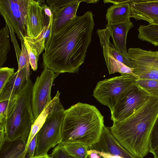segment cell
<instances>
[{
    "label": "cell",
    "mask_w": 158,
    "mask_h": 158,
    "mask_svg": "<svg viewBox=\"0 0 158 158\" xmlns=\"http://www.w3.org/2000/svg\"><path fill=\"white\" fill-rule=\"evenodd\" d=\"M95 25L87 11L77 16L46 39L43 64L56 73H77L84 63Z\"/></svg>",
    "instance_id": "obj_1"
},
{
    "label": "cell",
    "mask_w": 158,
    "mask_h": 158,
    "mask_svg": "<svg viewBox=\"0 0 158 158\" xmlns=\"http://www.w3.org/2000/svg\"><path fill=\"white\" fill-rule=\"evenodd\" d=\"M158 117V96H150L130 116L113 122L110 128L118 142L136 158H143L150 152L152 131Z\"/></svg>",
    "instance_id": "obj_2"
},
{
    "label": "cell",
    "mask_w": 158,
    "mask_h": 158,
    "mask_svg": "<svg viewBox=\"0 0 158 158\" xmlns=\"http://www.w3.org/2000/svg\"><path fill=\"white\" fill-rule=\"evenodd\" d=\"M104 126L103 116L96 107L78 102L64 111L61 143L89 147L98 141Z\"/></svg>",
    "instance_id": "obj_3"
},
{
    "label": "cell",
    "mask_w": 158,
    "mask_h": 158,
    "mask_svg": "<svg viewBox=\"0 0 158 158\" xmlns=\"http://www.w3.org/2000/svg\"><path fill=\"white\" fill-rule=\"evenodd\" d=\"M33 84L30 79L18 95L15 106L5 123L6 139H21L27 142L31 127L35 121L32 109L31 96Z\"/></svg>",
    "instance_id": "obj_4"
},
{
    "label": "cell",
    "mask_w": 158,
    "mask_h": 158,
    "mask_svg": "<svg viewBox=\"0 0 158 158\" xmlns=\"http://www.w3.org/2000/svg\"><path fill=\"white\" fill-rule=\"evenodd\" d=\"M64 110L59 97L37 134L35 156L48 154L50 149L61 143Z\"/></svg>",
    "instance_id": "obj_5"
},
{
    "label": "cell",
    "mask_w": 158,
    "mask_h": 158,
    "mask_svg": "<svg viewBox=\"0 0 158 158\" xmlns=\"http://www.w3.org/2000/svg\"><path fill=\"white\" fill-rule=\"evenodd\" d=\"M136 78L131 75L124 74L101 81L94 89L93 96L111 110L122 94L135 84Z\"/></svg>",
    "instance_id": "obj_6"
},
{
    "label": "cell",
    "mask_w": 158,
    "mask_h": 158,
    "mask_svg": "<svg viewBox=\"0 0 158 158\" xmlns=\"http://www.w3.org/2000/svg\"><path fill=\"white\" fill-rule=\"evenodd\" d=\"M135 84L121 95L110 110L111 119L119 122L127 118L140 108L150 97Z\"/></svg>",
    "instance_id": "obj_7"
},
{
    "label": "cell",
    "mask_w": 158,
    "mask_h": 158,
    "mask_svg": "<svg viewBox=\"0 0 158 158\" xmlns=\"http://www.w3.org/2000/svg\"><path fill=\"white\" fill-rule=\"evenodd\" d=\"M127 54L136 78L158 80V51L130 48Z\"/></svg>",
    "instance_id": "obj_8"
},
{
    "label": "cell",
    "mask_w": 158,
    "mask_h": 158,
    "mask_svg": "<svg viewBox=\"0 0 158 158\" xmlns=\"http://www.w3.org/2000/svg\"><path fill=\"white\" fill-rule=\"evenodd\" d=\"M59 74L44 67L40 75L37 77L33 87L31 100L35 120L52 101V87Z\"/></svg>",
    "instance_id": "obj_9"
},
{
    "label": "cell",
    "mask_w": 158,
    "mask_h": 158,
    "mask_svg": "<svg viewBox=\"0 0 158 158\" xmlns=\"http://www.w3.org/2000/svg\"><path fill=\"white\" fill-rule=\"evenodd\" d=\"M87 158H136L118 142L104 126L98 141L88 147Z\"/></svg>",
    "instance_id": "obj_10"
},
{
    "label": "cell",
    "mask_w": 158,
    "mask_h": 158,
    "mask_svg": "<svg viewBox=\"0 0 158 158\" xmlns=\"http://www.w3.org/2000/svg\"><path fill=\"white\" fill-rule=\"evenodd\" d=\"M28 0H0V13L11 26L18 38L27 36L26 17Z\"/></svg>",
    "instance_id": "obj_11"
},
{
    "label": "cell",
    "mask_w": 158,
    "mask_h": 158,
    "mask_svg": "<svg viewBox=\"0 0 158 158\" xmlns=\"http://www.w3.org/2000/svg\"><path fill=\"white\" fill-rule=\"evenodd\" d=\"M97 33L103 49L104 58L110 74L122 73L125 65L133 68V64L129 59L119 52L110 42V34L107 28L98 29Z\"/></svg>",
    "instance_id": "obj_12"
},
{
    "label": "cell",
    "mask_w": 158,
    "mask_h": 158,
    "mask_svg": "<svg viewBox=\"0 0 158 158\" xmlns=\"http://www.w3.org/2000/svg\"><path fill=\"white\" fill-rule=\"evenodd\" d=\"M81 0H47L52 17L50 34H53L77 16Z\"/></svg>",
    "instance_id": "obj_13"
},
{
    "label": "cell",
    "mask_w": 158,
    "mask_h": 158,
    "mask_svg": "<svg viewBox=\"0 0 158 158\" xmlns=\"http://www.w3.org/2000/svg\"><path fill=\"white\" fill-rule=\"evenodd\" d=\"M44 0H28L26 17L27 36L35 38L38 36L47 26L43 4Z\"/></svg>",
    "instance_id": "obj_14"
},
{
    "label": "cell",
    "mask_w": 158,
    "mask_h": 158,
    "mask_svg": "<svg viewBox=\"0 0 158 158\" xmlns=\"http://www.w3.org/2000/svg\"><path fill=\"white\" fill-rule=\"evenodd\" d=\"M131 18L158 25V0H129Z\"/></svg>",
    "instance_id": "obj_15"
},
{
    "label": "cell",
    "mask_w": 158,
    "mask_h": 158,
    "mask_svg": "<svg viewBox=\"0 0 158 158\" xmlns=\"http://www.w3.org/2000/svg\"><path fill=\"white\" fill-rule=\"evenodd\" d=\"M133 26L130 19L121 23H107L105 26L110 31L115 48L126 57L128 58L126 48L127 34Z\"/></svg>",
    "instance_id": "obj_16"
},
{
    "label": "cell",
    "mask_w": 158,
    "mask_h": 158,
    "mask_svg": "<svg viewBox=\"0 0 158 158\" xmlns=\"http://www.w3.org/2000/svg\"><path fill=\"white\" fill-rule=\"evenodd\" d=\"M26 71L25 67L15 73L0 92V102L9 100L17 97L22 90L27 81Z\"/></svg>",
    "instance_id": "obj_17"
},
{
    "label": "cell",
    "mask_w": 158,
    "mask_h": 158,
    "mask_svg": "<svg viewBox=\"0 0 158 158\" xmlns=\"http://www.w3.org/2000/svg\"><path fill=\"white\" fill-rule=\"evenodd\" d=\"M26 143L21 139H6L0 146V158H25Z\"/></svg>",
    "instance_id": "obj_18"
},
{
    "label": "cell",
    "mask_w": 158,
    "mask_h": 158,
    "mask_svg": "<svg viewBox=\"0 0 158 158\" xmlns=\"http://www.w3.org/2000/svg\"><path fill=\"white\" fill-rule=\"evenodd\" d=\"M127 2L118 4H113L106 11V18L107 23H117L125 22L131 18V10Z\"/></svg>",
    "instance_id": "obj_19"
},
{
    "label": "cell",
    "mask_w": 158,
    "mask_h": 158,
    "mask_svg": "<svg viewBox=\"0 0 158 158\" xmlns=\"http://www.w3.org/2000/svg\"><path fill=\"white\" fill-rule=\"evenodd\" d=\"M60 93L59 91H57L56 95L52 99L51 102L35 120L32 125L28 138L27 142L25 151L26 154V149L30 142L37 134L43 125L50 110L55 104L58 98L60 97Z\"/></svg>",
    "instance_id": "obj_20"
},
{
    "label": "cell",
    "mask_w": 158,
    "mask_h": 158,
    "mask_svg": "<svg viewBox=\"0 0 158 158\" xmlns=\"http://www.w3.org/2000/svg\"><path fill=\"white\" fill-rule=\"evenodd\" d=\"M52 19V18L49 19L48 25L44 28L38 36L35 38H32L26 36L24 38L32 48L36 50L39 56L44 49L46 39L50 33Z\"/></svg>",
    "instance_id": "obj_21"
},
{
    "label": "cell",
    "mask_w": 158,
    "mask_h": 158,
    "mask_svg": "<svg viewBox=\"0 0 158 158\" xmlns=\"http://www.w3.org/2000/svg\"><path fill=\"white\" fill-rule=\"evenodd\" d=\"M138 30L139 39L158 46V25H140Z\"/></svg>",
    "instance_id": "obj_22"
},
{
    "label": "cell",
    "mask_w": 158,
    "mask_h": 158,
    "mask_svg": "<svg viewBox=\"0 0 158 158\" xmlns=\"http://www.w3.org/2000/svg\"><path fill=\"white\" fill-rule=\"evenodd\" d=\"M59 145L73 158H87L89 147L81 143H60Z\"/></svg>",
    "instance_id": "obj_23"
},
{
    "label": "cell",
    "mask_w": 158,
    "mask_h": 158,
    "mask_svg": "<svg viewBox=\"0 0 158 158\" xmlns=\"http://www.w3.org/2000/svg\"><path fill=\"white\" fill-rule=\"evenodd\" d=\"M10 30L6 24L0 30V68L2 67L6 62L7 54L10 49Z\"/></svg>",
    "instance_id": "obj_24"
},
{
    "label": "cell",
    "mask_w": 158,
    "mask_h": 158,
    "mask_svg": "<svg viewBox=\"0 0 158 158\" xmlns=\"http://www.w3.org/2000/svg\"><path fill=\"white\" fill-rule=\"evenodd\" d=\"M135 84L149 96H158V80L136 78Z\"/></svg>",
    "instance_id": "obj_25"
},
{
    "label": "cell",
    "mask_w": 158,
    "mask_h": 158,
    "mask_svg": "<svg viewBox=\"0 0 158 158\" xmlns=\"http://www.w3.org/2000/svg\"><path fill=\"white\" fill-rule=\"evenodd\" d=\"M17 97L9 100L0 102V121L6 120L15 106Z\"/></svg>",
    "instance_id": "obj_26"
},
{
    "label": "cell",
    "mask_w": 158,
    "mask_h": 158,
    "mask_svg": "<svg viewBox=\"0 0 158 158\" xmlns=\"http://www.w3.org/2000/svg\"><path fill=\"white\" fill-rule=\"evenodd\" d=\"M23 40L24 44L27 51L31 69L33 71H35L38 68V62L39 56L36 50L30 45L27 41L25 39Z\"/></svg>",
    "instance_id": "obj_27"
},
{
    "label": "cell",
    "mask_w": 158,
    "mask_h": 158,
    "mask_svg": "<svg viewBox=\"0 0 158 158\" xmlns=\"http://www.w3.org/2000/svg\"><path fill=\"white\" fill-rule=\"evenodd\" d=\"M15 69L8 67L0 68V92L15 73Z\"/></svg>",
    "instance_id": "obj_28"
},
{
    "label": "cell",
    "mask_w": 158,
    "mask_h": 158,
    "mask_svg": "<svg viewBox=\"0 0 158 158\" xmlns=\"http://www.w3.org/2000/svg\"><path fill=\"white\" fill-rule=\"evenodd\" d=\"M21 52L18 62V68L17 71L19 72L22 69L26 67L27 63L29 62L28 53L27 49L24 44V40L20 39Z\"/></svg>",
    "instance_id": "obj_29"
},
{
    "label": "cell",
    "mask_w": 158,
    "mask_h": 158,
    "mask_svg": "<svg viewBox=\"0 0 158 158\" xmlns=\"http://www.w3.org/2000/svg\"><path fill=\"white\" fill-rule=\"evenodd\" d=\"M158 146V117L154 125L151 136L150 152L151 153Z\"/></svg>",
    "instance_id": "obj_30"
},
{
    "label": "cell",
    "mask_w": 158,
    "mask_h": 158,
    "mask_svg": "<svg viewBox=\"0 0 158 158\" xmlns=\"http://www.w3.org/2000/svg\"><path fill=\"white\" fill-rule=\"evenodd\" d=\"M4 20L6 24L8 26L10 30L11 41L13 43L18 63L19 61L21 50L20 49L19 44L15 37V32L7 20L5 19H4Z\"/></svg>",
    "instance_id": "obj_31"
},
{
    "label": "cell",
    "mask_w": 158,
    "mask_h": 158,
    "mask_svg": "<svg viewBox=\"0 0 158 158\" xmlns=\"http://www.w3.org/2000/svg\"><path fill=\"white\" fill-rule=\"evenodd\" d=\"M49 155L51 158H73L67 154L59 145L53 149Z\"/></svg>",
    "instance_id": "obj_32"
},
{
    "label": "cell",
    "mask_w": 158,
    "mask_h": 158,
    "mask_svg": "<svg viewBox=\"0 0 158 158\" xmlns=\"http://www.w3.org/2000/svg\"><path fill=\"white\" fill-rule=\"evenodd\" d=\"M37 134L33 137L30 142L26 150V154L28 155V157H31L35 156L36 144Z\"/></svg>",
    "instance_id": "obj_33"
},
{
    "label": "cell",
    "mask_w": 158,
    "mask_h": 158,
    "mask_svg": "<svg viewBox=\"0 0 158 158\" xmlns=\"http://www.w3.org/2000/svg\"><path fill=\"white\" fill-rule=\"evenodd\" d=\"M44 10L45 15L50 19L52 18V15L51 10L48 6L44 2L43 4Z\"/></svg>",
    "instance_id": "obj_34"
},
{
    "label": "cell",
    "mask_w": 158,
    "mask_h": 158,
    "mask_svg": "<svg viewBox=\"0 0 158 158\" xmlns=\"http://www.w3.org/2000/svg\"><path fill=\"white\" fill-rule=\"evenodd\" d=\"M129 0H104L103 2L105 3H110L113 4H118L127 2Z\"/></svg>",
    "instance_id": "obj_35"
},
{
    "label": "cell",
    "mask_w": 158,
    "mask_h": 158,
    "mask_svg": "<svg viewBox=\"0 0 158 158\" xmlns=\"http://www.w3.org/2000/svg\"><path fill=\"white\" fill-rule=\"evenodd\" d=\"M27 158H51L49 155L48 154L37 156H34L31 157H27Z\"/></svg>",
    "instance_id": "obj_36"
},
{
    "label": "cell",
    "mask_w": 158,
    "mask_h": 158,
    "mask_svg": "<svg viewBox=\"0 0 158 158\" xmlns=\"http://www.w3.org/2000/svg\"><path fill=\"white\" fill-rule=\"evenodd\" d=\"M152 153L153 155L154 158H158V146Z\"/></svg>",
    "instance_id": "obj_37"
},
{
    "label": "cell",
    "mask_w": 158,
    "mask_h": 158,
    "mask_svg": "<svg viewBox=\"0 0 158 158\" xmlns=\"http://www.w3.org/2000/svg\"><path fill=\"white\" fill-rule=\"evenodd\" d=\"M98 1H99V0H84V2H85L87 3H96Z\"/></svg>",
    "instance_id": "obj_38"
}]
</instances>
